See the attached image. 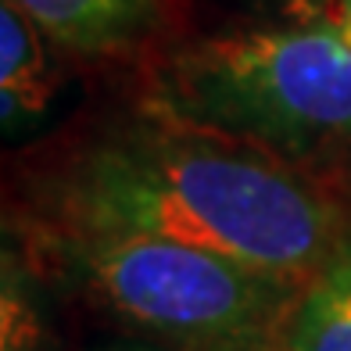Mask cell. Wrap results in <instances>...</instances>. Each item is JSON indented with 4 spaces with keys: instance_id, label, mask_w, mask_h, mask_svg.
I'll return each mask as SVG.
<instances>
[{
    "instance_id": "obj_8",
    "label": "cell",
    "mask_w": 351,
    "mask_h": 351,
    "mask_svg": "<svg viewBox=\"0 0 351 351\" xmlns=\"http://www.w3.org/2000/svg\"><path fill=\"white\" fill-rule=\"evenodd\" d=\"M115 351H172V348H158V344H125V348H115Z\"/></svg>"
},
{
    "instance_id": "obj_4",
    "label": "cell",
    "mask_w": 351,
    "mask_h": 351,
    "mask_svg": "<svg viewBox=\"0 0 351 351\" xmlns=\"http://www.w3.org/2000/svg\"><path fill=\"white\" fill-rule=\"evenodd\" d=\"M43 36L79 54H101L136 40L158 0H11Z\"/></svg>"
},
{
    "instance_id": "obj_7",
    "label": "cell",
    "mask_w": 351,
    "mask_h": 351,
    "mask_svg": "<svg viewBox=\"0 0 351 351\" xmlns=\"http://www.w3.org/2000/svg\"><path fill=\"white\" fill-rule=\"evenodd\" d=\"M43 344V326L33 308V301L25 298L22 280H14L11 265L4 273V351H40Z\"/></svg>"
},
{
    "instance_id": "obj_2",
    "label": "cell",
    "mask_w": 351,
    "mask_h": 351,
    "mask_svg": "<svg viewBox=\"0 0 351 351\" xmlns=\"http://www.w3.org/2000/svg\"><path fill=\"white\" fill-rule=\"evenodd\" d=\"M158 115L276 158L351 143V0L291 29L219 36L186 51L158 83Z\"/></svg>"
},
{
    "instance_id": "obj_6",
    "label": "cell",
    "mask_w": 351,
    "mask_h": 351,
    "mask_svg": "<svg viewBox=\"0 0 351 351\" xmlns=\"http://www.w3.org/2000/svg\"><path fill=\"white\" fill-rule=\"evenodd\" d=\"M40 29L4 0L0 11V97H4V125H19L40 115L51 101V69H47Z\"/></svg>"
},
{
    "instance_id": "obj_3",
    "label": "cell",
    "mask_w": 351,
    "mask_h": 351,
    "mask_svg": "<svg viewBox=\"0 0 351 351\" xmlns=\"http://www.w3.org/2000/svg\"><path fill=\"white\" fill-rule=\"evenodd\" d=\"M40 247L93 308L172 351H276L305 287L162 237L47 226Z\"/></svg>"
},
{
    "instance_id": "obj_1",
    "label": "cell",
    "mask_w": 351,
    "mask_h": 351,
    "mask_svg": "<svg viewBox=\"0 0 351 351\" xmlns=\"http://www.w3.org/2000/svg\"><path fill=\"white\" fill-rule=\"evenodd\" d=\"M51 230L162 237L308 283L348 219L276 154L186 125L130 130L79 154L51 190Z\"/></svg>"
},
{
    "instance_id": "obj_5",
    "label": "cell",
    "mask_w": 351,
    "mask_h": 351,
    "mask_svg": "<svg viewBox=\"0 0 351 351\" xmlns=\"http://www.w3.org/2000/svg\"><path fill=\"white\" fill-rule=\"evenodd\" d=\"M276 351H351V233L301 287Z\"/></svg>"
}]
</instances>
